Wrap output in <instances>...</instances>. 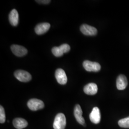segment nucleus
<instances>
[{
	"mask_svg": "<svg viewBox=\"0 0 129 129\" xmlns=\"http://www.w3.org/2000/svg\"><path fill=\"white\" fill-rule=\"evenodd\" d=\"M66 126V119L63 113H59L55 116L53 128L54 129H64Z\"/></svg>",
	"mask_w": 129,
	"mask_h": 129,
	"instance_id": "1",
	"label": "nucleus"
},
{
	"mask_svg": "<svg viewBox=\"0 0 129 129\" xmlns=\"http://www.w3.org/2000/svg\"><path fill=\"white\" fill-rule=\"evenodd\" d=\"M15 77L18 80L23 82H27L32 79L31 74L26 71L22 70H18L14 73Z\"/></svg>",
	"mask_w": 129,
	"mask_h": 129,
	"instance_id": "2",
	"label": "nucleus"
},
{
	"mask_svg": "<svg viewBox=\"0 0 129 129\" xmlns=\"http://www.w3.org/2000/svg\"><path fill=\"white\" fill-rule=\"evenodd\" d=\"M27 106L31 111H37L43 109L45 105L41 100L37 99H32L28 102Z\"/></svg>",
	"mask_w": 129,
	"mask_h": 129,
	"instance_id": "3",
	"label": "nucleus"
},
{
	"mask_svg": "<svg viewBox=\"0 0 129 129\" xmlns=\"http://www.w3.org/2000/svg\"><path fill=\"white\" fill-rule=\"evenodd\" d=\"M83 66L85 69L88 72H98L101 69V66L99 63L89 60L84 61Z\"/></svg>",
	"mask_w": 129,
	"mask_h": 129,
	"instance_id": "4",
	"label": "nucleus"
},
{
	"mask_svg": "<svg viewBox=\"0 0 129 129\" xmlns=\"http://www.w3.org/2000/svg\"><path fill=\"white\" fill-rule=\"evenodd\" d=\"M70 50V47L68 44H62L59 47H54L52 52L53 55L56 57H60L63 55L64 53L69 52Z\"/></svg>",
	"mask_w": 129,
	"mask_h": 129,
	"instance_id": "5",
	"label": "nucleus"
},
{
	"mask_svg": "<svg viewBox=\"0 0 129 129\" xmlns=\"http://www.w3.org/2000/svg\"><path fill=\"white\" fill-rule=\"evenodd\" d=\"M80 29L81 32L86 36H95L96 35H97L98 32L97 29L96 28L86 24H82L81 26Z\"/></svg>",
	"mask_w": 129,
	"mask_h": 129,
	"instance_id": "6",
	"label": "nucleus"
},
{
	"mask_svg": "<svg viewBox=\"0 0 129 129\" xmlns=\"http://www.w3.org/2000/svg\"><path fill=\"white\" fill-rule=\"evenodd\" d=\"M55 77L57 82L61 85H64L67 82V75L64 70L62 69H59L55 71Z\"/></svg>",
	"mask_w": 129,
	"mask_h": 129,
	"instance_id": "7",
	"label": "nucleus"
},
{
	"mask_svg": "<svg viewBox=\"0 0 129 129\" xmlns=\"http://www.w3.org/2000/svg\"><path fill=\"white\" fill-rule=\"evenodd\" d=\"M11 50L14 54L17 56H23L27 53V50L24 47L17 45H13L11 47Z\"/></svg>",
	"mask_w": 129,
	"mask_h": 129,
	"instance_id": "8",
	"label": "nucleus"
},
{
	"mask_svg": "<svg viewBox=\"0 0 129 129\" xmlns=\"http://www.w3.org/2000/svg\"><path fill=\"white\" fill-rule=\"evenodd\" d=\"M74 113L75 117L78 123L81 125H84V126H86L85 120L82 117L83 112L81 108V107L79 105L77 104L75 106L74 109Z\"/></svg>",
	"mask_w": 129,
	"mask_h": 129,
	"instance_id": "9",
	"label": "nucleus"
},
{
	"mask_svg": "<svg viewBox=\"0 0 129 129\" xmlns=\"http://www.w3.org/2000/svg\"><path fill=\"white\" fill-rule=\"evenodd\" d=\"M89 119L92 123L98 124L101 119V115L99 109L98 107H94L89 115Z\"/></svg>",
	"mask_w": 129,
	"mask_h": 129,
	"instance_id": "10",
	"label": "nucleus"
},
{
	"mask_svg": "<svg viewBox=\"0 0 129 129\" xmlns=\"http://www.w3.org/2000/svg\"><path fill=\"white\" fill-rule=\"evenodd\" d=\"M128 85V81L126 77L123 75H120L117 78L116 86L119 90H123Z\"/></svg>",
	"mask_w": 129,
	"mask_h": 129,
	"instance_id": "11",
	"label": "nucleus"
},
{
	"mask_svg": "<svg viewBox=\"0 0 129 129\" xmlns=\"http://www.w3.org/2000/svg\"><path fill=\"white\" fill-rule=\"evenodd\" d=\"M50 27V23H43L38 24L36 26L35 30L37 34L38 35H41L47 32L49 30Z\"/></svg>",
	"mask_w": 129,
	"mask_h": 129,
	"instance_id": "12",
	"label": "nucleus"
},
{
	"mask_svg": "<svg viewBox=\"0 0 129 129\" xmlns=\"http://www.w3.org/2000/svg\"><path fill=\"white\" fill-rule=\"evenodd\" d=\"M98 88L95 83H89L86 85L84 88V92L89 95H95L98 92Z\"/></svg>",
	"mask_w": 129,
	"mask_h": 129,
	"instance_id": "13",
	"label": "nucleus"
},
{
	"mask_svg": "<svg viewBox=\"0 0 129 129\" xmlns=\"http://www.w3.org/2000/svg\"><path fill=\"white\" fill-rule=\"evenodd\" d=\"M10 23L13 26H16L18 23V13L15 9L12 10L9 15Z\"/></svg>",
	"mask_w": 129,
	"mask_h": 129,
	"instance_id": "14",
	"label": "nucleus"
},
{
	"mask_svg": "<svg viewBox=\"0 0 129 129\" xmlns=\"http://www.w3.org/2000/svg\"><path fill=\"white\" fill-rule=\"evenodd\" d=\"M14 127L17 129H23L27 126V121L23 118H17L13 120Z\"/></svg>",
	"mask_w": 129,
	"mask_h": 129,
	"instance_id": "15",
	"label": "nucleus"
},
{
	"mask_svg": "<svg viewBox=\"0 0 129 129\" xmlns=\"http://www.w3.org/2000/svg\"><path fill=\"white\" fill-rule=\"evenodd\" d=\"M118 124L120 127L129 128V117L120 120L118 121Z\"/></svg>",
	"mask_w": 129,
	"mask_h": 129,
	"instance_id": "16",
	"label": "nucleus"
},
{
	"mask_svg": "<svg viewBox=\"0 0 129 129\" xmlns=\"http://www.w3.org/2000/svg\"><path fill=\"white\" fill-rule=\"evenodd\" d=\"M5 110L3 107L0 106V122L1 123H4L5 121Z\"/></svg>",
	"mask_w": 129,
	"mask_h": 129,
	"instance_id": "17",
	"label": "nucleus"
},
{
	"mask_svg": "<svg viewBox=\"0 0 129 129\" xmlns=\"http://www.w3.org/2000/svg\"><path fill=\"white\" fill-rule=\"evenodd\" d=\"M36 2L37 3H40V4H47L48 3H49L51 1L50 0H45V1H36Z\"/></svg>",
	"mask_w": 129,
	"mask_h": 129,
	"instance_id": "18",
	"label": "nucleus"
}]
</instances>
